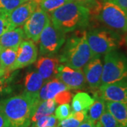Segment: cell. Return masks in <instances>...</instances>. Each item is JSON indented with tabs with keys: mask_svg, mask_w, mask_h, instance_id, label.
I'll return each mask as SVG.
<instances>
[{
	"mask_svg": "<svg viewBox=\"0 0 127 127\" xmlns=\"http://www.w3.org/2000/svg\"><path fill=\"white\" fill-rule=\"evenodd\" d=\"M40 102L38 97L23 93L1 100L0 112L8 120L10 127H28Z\"/></svg>",
	"mask_w": 127,
	"mask_h": 127,
	"instance_id": "6da1fadb",
	"label": "cell"
},
{
	"mask_svg": "<svg viewBox=\"0 0 127 127\" xmlns=\"http://www.w3.org/2000/svg\"><path fill=\"white\" fill-rule=\"evenodd\" d=\"M90 14V9L86 6L70 1L52 11L51 20L57 29L66 33L86 27Z\"/></svg>",
	"mask_w": 127,
	"mask_h": 127,
	"instance_id": "7a4b0ae2",
	"label": "cell"
},
{
	"mask_svg": "<svg viewBox=\"0 0 127 127\" xmlns=\"http://www.w3.org/2000/svg\"><path fill=\"white\" fill-rule=\"evenodd\" d=\"M94 56L88 42L87 32L77 31L66 42L59 59L71 68L82 69Z\"/></svg>",
	"mask_w": 127,
	"mask_h": 127,
	"instance_id": "3957f363",
	"label": "cell"
},
{
	"mask_svg": "<svg viewBox=\"0 0 127 127\" xmlns=\"http://www.w3.org/2000/svg\"><path fill=\"white\" fill-rule=\"evenodd\" d=\"M127 80V57L117 50L105 54L101 85Z\"/></svg>",
	"mask_w": 127,
	"mask_h": 127,
	"instance_id": "277c9868",
	"label": "cell"
},
{
	"mask_svg": "<svg viewBox=\"0 0 127 127\" xmlns=\"http://www.w3.org/2000/svg\"><path fill=\"white\" fill-rule=\"evenodd\" d=\"M94 14L98 20L112 29L127 32V11L118 5L104 0L93 6Z\"/></svg>",
	"mask_w": 127,
	"mask_h": 127,
	"instance_id": "5b68a950",
	"label": "cell"
},
{
	"mask_svg": "<svg viewBox=\"0 0 127 127\" xmlns=\"http://www.w3.org/2000/svg\"><path fill=\"white\" fill-rule=\"evenodd\" d=\"M87 40L94 55H105L117 50L122 38L117 32L107 28H95L87 32Z\"/></svg>",
	"mask_w": 127,
	"mask_h": 127,
	"instance_id": "8992f818",
	"label": "cell"
},
{
	"mask_svg": "<svg viewBox=\"0 0 127 127\" xmlns=\"http://www.w3.org/2000/svg\"><path fill=\"white\" fill-rule=\"evenodd\" d=\"M65 34L57 29L52 23H49L41 33L39 39L40 55L51 57L57 53L65 42Z\"/></svg>",
	"mask_w": 127,
	"mask_h": 127,
	"instance_id": "52a82bcc",
	"label": "cell"
},
{
	"mask_svg": "<svg viewBox=\"0 0 127 127\" xmlns=\"http://www.w3.org/2000/svg\"><path fill=\"white\" fill-rule=\"evenodd\" d=\"M50 23V18L48 13L38 6L24 23L23 31L25 35L32 42H39L41 33Z\"/></svg>",
	"mask_w": 127,
	"mask_h": 127,
	"instance_id": "ba28073f",
	"label": "cell"
},
{
	"mask_svg": "<svg viewBox=\"0 0 127 127\" xmlns=\"http://www.w3.org/2000/svg\"><path fill=\"white\" fill-rule=\"evenodd\" d=\"M37 48L32 40L23 41L18 47L17 57L14 63L8 69V71H14L24 68L35 62L37 58Z\"/></svg>",
	"mask_w": 127,
	"mask_h": 127,
	"instance_id": "9c48e42d",
	"label": "cell"
},
{
	"mask_svg": "<svg viewBox=\"0 0 127 127\" xmlns=\"http://www.w3.org/2000/svg\"><path fill=\"white\" fill-rule=\"evenodd\" d=\"M56 78L64 83L68 89H79L85 86L86 78L83 69H76L60 64Z\"/></svg>",
	"mask_w": 127,
	"mask_h": 127,
	"instance_id": "30bf717a",
	"label": "cell"
},
{
	"mask_svg": "<svg viewBox=\"0 0 127 127\" xmlns=\"http://www.w3.org/2000/svg\"><path fill=\"white\" fill-rule=\"evenodd\" d=\"M98 95L105 101L127 104V80L100 86Z\"/></svg>",
	"mask_w": 127,
	"mask_h": 127,
	"instance_id": "8fae6325",
	"label": "cell"
},
{
	"mask_svg": "<svg viewBox=\"0 0 127 127\" xmlns=\"http://www.w3.org/2000/svg\"><path fill=\"white\" fill-rule=\"evenodd\" d=\"M41 0H29L19 5L7 15L9 23L12 27H19L23 26L31 17L35 9L40 6Z\"/></svg>",
	"mask_w": 127,
	"mask_h": 127,
	"instance_id": "7c38bea8",
	"label": "cell"
},
{
	"mask_svg": "<svg viewBox=\"0 0 127 127\" xmlns=\"http://www.w3.org/2000/svg\"><path fill=\"white\" fill-rule=\"evenodd\" d=\"M103 64L100 55H95L84 66L83 73L86 81L93 89H99L101 85Z\"/></svg>",
	"mask_w": 127,
	"mask_h": 127,
	"instance_id": "4fadbf2b",
	"label": "cell"
},
{
	"mask_svg": "<svg viewBox=\"0 0 127 127\" xmlns=\"http://www.w3.org/2000/svg\"><path fill=\"white\" fill-rule=\"evenodd\" d=\"M59 63V59L56 57H40L35 63V68L43 80L47 82L56 77Z\"/></svg>",
	"mask_w": 127,
	"mask_h": 127,
	"instance_id": "5bb4252c",
	"label": "cell"
},
{
	"mask_svg": "<svg viewBox=\"0 0 127 127\" xmlns=\"http://www.w3.org/2000/svg\"><path fill=\"white\" fill-rule=\"evenodd\" d=\"M68 90V87L59 78H55L45 83L39 91L38 97L40 101L54 99L55 95L64 91Z\"/></svg>",
	"mask_w": 127,
	"mask_h": 127,
	"instance_id": "9a60e30c",
	"label": "cell"
},
{
	"mask_svg": "<svg viewBox=\"0 0 127 127\" xmlns=\"http://www.w3.org/2000/svg\"><path fill=\"white\" fill-rule=\"evenodd\" d=\"M25 37L23 30L20 27L15 28L5 32L0 36V46L4 48H18Z\"/></svg>",
	"mask_w": 127,
	"mask_h": 127,
	"instance_id": "2e32d148",
	"label": "cell"
},
{
	"mask_svg": "<svg viewBox=\"0 0 127 127\" xmlns=\"http://www.w3.org/2000/svg\"><path fill=\"white\" fill-rule=\"evenodd\" d=\"M43 85L44 80L37 71L28 72L24 79V93L38 97L39 91Z\"/></svg>",
	"mask_w": 127,
	"mask_h": 127,
	"instance_id": "e0dca14e",
	"label": "cell"
},
{
	"mask_svg": "<svg viewBox=\"0 0 127 127\" xmlns=\"http://www.w3.org/2000/svg\"><path fill=\"white\" fill-rule=\"evenodd\" d=\"M106 109L112 114L119 127H127V104L106 101Z\"/></svg>",
	"mask_w": 127,
	"mask_h": 127,
	"instance_id": "ac0fdd59",
	"label": "cell"
},
{
	"mask_svg": "<svg viewBox=\"0 0 127 127\" xmlns=\"http://www.w3.org/2000/svg\"><path fill=\"white\" fill-rule=\"evenodd\" d=\"M56 103L54 99H48V100L40 101L37 104L36 109L31 117L32 123H35L41 117L45 116H49L53 114L55 110Z\"/></svg>",
	"mask_w": 127,
	"mask_h": 127,
	"instance_id": "d6986e66",
	"label": "cell"
},
{
	"mask_svg": "<svg viewBox=\"0 0 127 127\" xmlns=\"http://www.w3.org/2000/svg\"><path fill=\"white\" fill-rule=\"evenodd\" d=\"M94 102V97L86 93L80 92L73 96L72 100L73 112H80L83 110H88L91 105Z\"/></svg>",
	"mask_w": 127,
	"mask_h": 127,
	"instance_id": "ffe728a7",
	"label": "cell"
},
{
	"mask_svg": "<svg viewBox=\"0 0 127 127\" xmlns=\"http://www.w3.org/2000/svg\"><path fill=\"white\" fill-rule=\"evenodd\" d=\"M105 109L106 101L103 100L98 94H96L94 97L93 103L91 104L88 110V117L96 124Z\"/></svg>",
	"mask_w": 127,
	"mask_h": 127,
	"instance_id": "44dd1931",
	"label": "cell"
},
{
	"mask_svg": "<svg viewBox=\"0 0 127 127\" xmlns=\"http://www.w3.org/2000/svg\"><path fill=\"white\" fill-rule=\"evenodd\" d=\"M18 48H4L0 52V68L8 71L17 57Z\"/></svg>",
	"mask_w": 127,
	"mask_h": 127,
	"instance_id": "7402d4cb",
	"label": "cell"
},
{
	"mask_svg": "<svg viewBox=\"0 0 127 127\" xmlns=\"http://www.w3.org/2000/svg\"><path fill=\"white\" fill-rule=\"evenodd\" d=\"M95 125L96 127H119L116 119L107 109L104 110Z\"/></svg>",
	"mask_w": 127,
	"mask_h": 127,
	"instance_id": "603a6c76",
	"label": "cell"
},
{
	"mask_svg": "<svg viewBox=\"0 0 127 127\" xmlns=\"http://www.w3.org/2000/svg\"><path fill=\"white\" fill-rule=\"evenodd\" d=\"M71 0H41L40 7L47 13H52Z\"/></svg>",
	"mask_w": 127,
	"mask_h": 127,
	"instance_id": "cb8c5ba5",
	"label": "cell"
},
{
	"mask_svg": "<svg viewBox=\"0 0 127 127\" xmlns=\"http://www.w3.org/2000/svg\"><path fill=\"white\" fill-rule=\"evenodd\" d=\"M24 2V0H0V14L8 15Z\"/></svg>",
	"mask_w": 127,
	"mask_h": 127,
	"instance_id": "d4e9b609",
	"label": "cell"
},
{
	"mask_svg": "<svg viewBox=\"0 0 127 127\" xmlns=\"http://www.w3.org/2000/svg\"><path fill=\"white\" fill-rule=\"evenodd\" d=\"M33 124L36 127H57L58 122L55 115L51 114L41 117Z\"/></svg>",
	"mask_w": 127,
	"mask_h": 127,
	"instance_id": "484cf974",
	"label": "cell"
},
{
	"mask_svg": "<svg viewBox=\"0 0 127 127\" xmlns=\"http://www.w3.org/2000/svg\"><path fill=\"white\" fill-rule=\"evenodd\" d=\"M71 113V106L68 103L59 104L55 109V117L59 121L67 118Z\"/></svg>",
	"mask_w": 127,
	"mask_h": 127,
	"instance_id": "4316f807",
	"label": "cell"
},
{
	"mask_svg": "<svg viewBox=\"0 0 127 127\" xmlns=\"http://www.w3.org/2000/svg\"><path fill=\"white\" fill-rule=\"evenodd\" d=\"M11 87L10 86V80L7 77L0 78V101L4 99L6 95L11 93Z\"/></svg>",
	"mask_w": 127,
	"mask_h": 127,
	"instance_id": "83f0119b",
	"label": "cell"
},
{
	"mask_svg": "<svg viewBox=\"0 0 127 127\" xmlns=\"http://www.w3.org/2000/svg\"><path fill=\"white\" fill-rule=\"evenodd\" d=\"M72 97V94L68 90L62 91L55 95L54 97L55 103L58 104L69 103Z\"/></svg>",
	"mask_w": 127,
	"mask_h": 127,
	"instance_id": "f1b7e54d",
	"label": "cell"
},
{
	"mask_svg": "<svg viewBox=\"0 0 127 127\" xmlns=\"http://www.w3.org/2000/svg\"><path fill=\"white\" fill-rule=\"evenodd\" d=\"M81 123H82L81 122L78 120L71 113L68 117L60 121V122L57 124V127H78L81 124Z\"/></svg>",
	"mask_w": 127,
	"mask_h": 127,
	"instance_id": "f546056e",
	"label": "cell"
},
{
	"mask_svg": "<svg viewBox=\"0 0 127 127\" xmlns=\"http://www.w3.org/2000/svg\"><path fill=\"white\" fill-rule=\"evenodd\" d=\"M14 29L11 23H9L7 15L0 14V36L5 32Z\"/></svg>",
	"mask_w": 127,
	"mask_h": 127,
	"instance_id": "4dcf8cb0",
	"label": "cell"
},
{
	"mask_svg": "<svg viewBox=\"0 0 127 127\" xmlns=\"http://www.w3.org/2000/svg\"><path fill=\"white\" fill-rule=\"evenodd\" d=\"M111 1L115 4L118 5L122 9L127 11V0H107Z\"/></svg>",
	"mask_w": 127,
	"mask_h": 127,
	"instance_id": "1f68e13d",
	"label": "cell"
},
{
	"mask_svg": "<svg viewBox=\"0 0 127 127\" xmlns=\"http://www.w3.org/2000/svg\"><path fill=\"white\" fill-rule=\"evenodd\" d=\"M95 124H96L95 122H93L87 117V118L83 122L81 123V124L78 127H96Z\"/></svg>",
	"mask_w": 127,
	"mask_h": 127,
	"instance_id": "d6a6232c",
	"label": "cell"
},
{
	"mask_svg": "<svg viewBox=\"0 0 127 127\" xmlns=\"http://www.w3.org/2000/svg\"><path fill=\"white\" fill-rule=\"evenodd\" d=\"M71 1H74L78 3L83 4L85 6H86L87 7L88 6H94L95 4L97 3L96 0H71Z\"/></svg>",
	"mask_w": 127,
	"mask_h": 127,
	"instance_id": "836d02e7",
	"label": "cell"
},
{
	"mask_svg": "<svg viewBox=\"0 0 127 127\" xmlns=\"http://www.w3.org/2000/svg\"><path fill=\"white\" fill-rule=\"evenodd\" d=\"M0 127H10L8 120L1 112H0Z\"/></svg>",
	"mask_w": 127,
	"mask_h": 127,
	"instance_id": "e575fe53",
	"label": "cell"
},
{
	"mask_svg": "<svg viewBox=\"0 0 127 127\" xmlns=\"http://www.w3.org/2000/svg\"><path fill=\"white\" fill-rule=\"evenodd\" d=\"M6 70L4 69H3V68H0V78L2 77V76H4V74L6 73Z\"/></svg>",
	"mask_w": 127,
	"mask_h": 127,
	"instance_id": "d590c367",
	"label": "cell"
},
{
	"mask_svg": "<svg viewBox=\"0 0 127 127\" xmlns=\"http://www.w3.org/2000/svg\"><path fill=\"white\" fill-rule=\"evenodd\" d=\"M35 127V124H32V126H30V127Z\"/></svg>",
	"mask_w": 127,
	"mask_h": 127,
	"instance_id": "8d00e7d4",
	"label": "cell"
},
{
	"mask_svg": "<svg viewBox=\"0 0 127 127\" xmlns=\"http://www.w3.org/2000/svg\"><path fill=\"white\" fill-rule=\"evenodd\" d=\"M1 50H2V47L0 46V52H1Z\"/></svg>",
	"mask_w": 127,
	"mask_h": 127,
	"instance_id": "74e56055",
	"label": "cell"
},
{
	"mask_svg": "<svg viewBox=\"0 0 127 127\" xmlns=\"http://www.w3.org/2000/svg\"><path fill=\"white\" fill-rule=\"evenodd\" d=\"M126 42H127V37H126Z\"/></svg>",
	"mask_w": 127,
	"mask_h": 127,
	"instance_id": "f35d334b",
	"label": "cell"
},
{
	"mask_svg": "<svg viewBox=\"0 0 127 127\" xmlns=\"http://www.w3.org/2000/svg\"><path fill=\"white\" fill-rule=\"evenodd\" d=\"M29 1V0H24V1Z\"/></svg>",
	"mask_w": 127,
	"mask_h": 127,
	"instance_id": "ab89813d",
	"label": "cell"
}]
</instances>
